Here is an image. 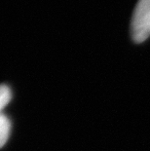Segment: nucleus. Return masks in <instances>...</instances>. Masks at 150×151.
Listing matches in <instances>:
<instances>
[{"label":"nucleus","instance_id":"7ed1b4c3","mask_svg":"<svg viewBox=\"0 0 150 151\" xmlns=\"http://www.w3.org/2000/svg\"><path fill=\"white\" fill-rule=\"evenodd\" d=\"M12 93L8 86L0 85V111L4 108L11 101Z\"/></svg>","mask_w":150,"mask_h":151},{"label":"nucleus","instance_id":"f257e3e1","mask_svg":"<svg viewBox=\"0 0 150 151\" xmlns=\"http://www.w3.org/2000/svg\"><path fill=\"white\" fill-rule=\"evenodd\" d=\"M131 34L138 44L150 37V0H139L131 22Z\"/></svg>","mask_w":150,"mask_h":151},{"label":"nucleus","instance_id":"f03ea898","mask_svg":"<svg viewBox=\"0 0 150 151\" xmlns=\"http://www.w3.org/2000/svg\"><path fill=\"white\" fill-rule=\"evenodd\" d=\"M10 120L3 114H0V148L4 146L10 136Z\"/></svg>","mask_w":150,"mask_h":151}]
</instances>
